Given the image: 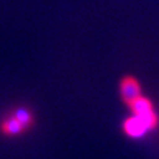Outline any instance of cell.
<instances>
[{"mask_svg":"<svg viewBox=\"0 0 159 159\" xmlns=\"http://www.w3.org/2000/svg\"><path fill=\"white\" fill-rule=\"evenodd\" d=\"M123 130L128 137L134 138V139H139V138H143L144 135H147L153 129L148 125L147 122L143 120L142 118H139L137 115H130L123 123Z\"/></svg>","mask_w":159,"mask_h":159,"instance_id":"obj_1","label":"cell"},{"mask_svg":"<svg viewBox=\"0 0 159 159\" xmlns=\"http://www.w3.org/2000/svg\"><path fill=\"white\" fill-rule=\"evenodd\" d=\"M119 92H120V97H122L123 102L127 103L128 105L142 95L140 85L137 79H134L133 76H125L123 79L120 82Z\"/></svg>","mask_w":159,"mask_h":159,"instance_id":"obj_2","label":"cell"},{"mask_svg":"<svg viewBox=\"0 0 159 159\" xmlns=\"http://www.w3.org/2000/svg\"><path fill=\"white\" fill-rule=\"evenodd\" d=\"M0 130H2L3 134L8 135V137H15V135L23 134L26 129L15 116L9 114L8 116H5L3 120L0 122Z\"/></svg>","mask_w":159,"mask_h":159,"instance_id":"obj_3","label":"cell"},{"mask_svg":"<svg viewBox=\"0 0 159 159\" xmlns=\"http://www.w3.org/2000/svg\"><path fill=\"white\" fill-rule=\"evenodd\" d=\"M10 114L18 119V120L24 125L25 129L30 128V127L34 124V116H33L31 111H30L28 108L18 107V108H15Z\"/></svg>","mask_w":159,"mask_h":159,"instance_id":"obj_4","label":"cell"}]
</instances>
